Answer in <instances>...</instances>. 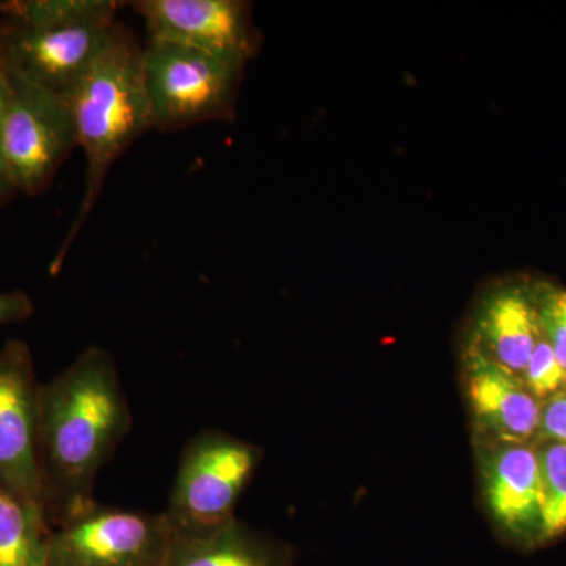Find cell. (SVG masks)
<instances>
[{"label":"cell","mask_w":566,"mask_h":566,"mask_svg":"<svg viewBox=\"0 0 566 566\" xmlns=\"http://www.w3.org/2000/svg\"><path fill=\"white\" fill-rule=\"evenodd\" d=\"M133 427L114 357L88 346L40 389V455L48 523L92 505L96 476Z\"/></svg>","instance_id":"1"},{"label":"cell","mask_w":566,"mask_h":566,"mask_svg":"<svg viewBox=\"0 0 566 566\" xmlns=\"http://www.w3.org/2000/svg\"><path fill=\"white\" fill-rule=\"evenodd\" d=\"M65 96L77 147L85 156V189L80 210L55 253L52 273L61 270L82 227L91 218L112 166L134 142L153 129L145 88L144 44L118 22L102 51Z\"/></svg>","instance_id":"2"},{"label":"cell","mask_w":566,"mask_h":566,"mask_svg":"<svg viewBox=\"0 0 566 566\" xmlns=\"http://www.w3.org/2000/svg\"><path fill=\"white\" fill-rule=\"evenodd\" d=\"M118 9L114 0L0 2V63L65 95L120 22Z\"/></svg>","instance_id":"3"},{"label":"cell","mask_w":566,"mask_h":566,"mask_svg":"<svg viewBox=\"0 0 566 566\" xmlns=\"http://www.w3.org/2000/svg\"><path fill=\"white\" fill-rule=\"evenodd\" d=\"M243 70V63L169 41L148 40L144 77L153 129L175 133L229 120Z\"/></svg>","instance_id":"4"},{"label":"cell","mask_w":566,"mask_h":566,"mask_svg":"<svg viewBox=\"0 0 566 566\" xmlns=\"http://www.w3.org/2000/svg\"><path fill=\"white\" fill-rule=\"evenodd\" d=\"M259 450L216 430L182 449L166 516L175 535H199L234 520L233 510L259 463Z\"/></svg>","instance_id":"5"},{"label":"cell","mask_w":566,"mask_h":566,"mask_svg":"<svg viewBox=\"0 0 566 566\" xmlns=\"http://www.w3.org/2000/svg\"><path fill=\"white\" fill-rule=\"evenodd\" d=\"M7 70V69H6ZM9 102L0 134V159L17 192H46L77 147L66 96L7 70Z\"/></svg>","instance_id":"6"},{"label":"cell","mask_w":566,"mask_h":566,"mask_svg":"<svg viewBox=\"0 0 566 566\" xmlns=\"http://www.w3.org/2000/svg\"><path fill=\"white\" fill-rule=\"evenodd\" d=\"M174 538L164 512L93 502L51 527L48 566H163Z\"/></svg>","instance_id":"7"},{"label":"cell","mask_w":566,"mask_h":566,"mask_svg":"<svg viewBox=\"0 0 566 566\" xmlns=\"http://www.w3.org/2000/svg\"><path fill=\"white\" fill-rule=\"evenodd\" d=\"M40 389L31 348L20 338H10L0 346V488L46 512Z\"/></svg>","instance_id":"8"},{"label":"cell","mask_w":566,"mask_h":566,"mask_svg":"<svg viewBox=\"0 0 566 566\" xmlns=\"http://www.w3.org/2000/svg\"><path fill=\"white\" fill-rule=\"evenodd\" d=\"M148 40L169 41L243 63L259 46L248 3L240 0H137Z\"/></svg>","instance_id":"9"},{"label":"cell","mask_w":566,"mask_h":566,"mask_svg":"<svg viewBox=\"0 0 566 566\" xmlns=\"http://www.w3.org/2000/svg\"><path fill=\"white\" fill-rule=\"evenodd\" d=\"M468 390L476 420L501 444H527L539 434L543 405L520 376L499 367L475 346L468 354Z\"/></svg>","instance_id":"10"},{"label":"cell","mask_w":566,"mask_h":566,"mask_svg":"<svg viewBox=\"0 0 566 566\" xmlns=\"http://www.w3.org/2000/svg\"><path fill=\"white\" fill-rule=\"evenodd\" d=\"M486 501L495 523L517 542L536 543L542 517V480L536 450L501 444L486 460Z\"/></svg>","instance_id":"11"},{"label":"cell","mask_w":566,"mask_h":566,"mask_svg":"<svg viewBox=\"0 0 566 566\" xmlns=\"http://www.w3.org/2000/svg\"><path fill=\"white\" fill-rule=\"evenodd\" d=\"M539 338L534 294L521 286H505L483 304L472 346L521 378Z\"/></svg>","instance_id":"12"},{"label":"cell","mask_w":566,"mask_h":566,"mask_svg":"<svg viewBox=\"0 0 566 566\" xmlns=\"http://www.w3.org/2000/svg\"><path fill=\"white\" fill-rule=\"evenodd\" d=\"M163 566H289V557L233 520L207 534L175 535Z\"/></svg>","instance_id":"13"},{"label":"cell","mask_w":566,"mask_h":566,"mask_svg":"<svg viewBox=\"0 0 566 566\" xmlns=\"http://www.w3.org/2000/svg\"><path fill=\"white\" fill-rule=\"evenodd\" d=\"M50 534L41 506L0 488V566H48Z\"/></svg>","instance_id":"14"},{"label":"cell","mask_w":566,"mask_h":566,"mask_svg":"<svg viewBox=\"0 0 566 566\" xmlns=\"http://www.w3.org/2000/svg\"><path fill=\"white\" fill-rule=\"evenodd\" d=\"M542 480L538 545L566 534V447L547 441L536 450Z\"/></svg>","instance_id":"15"},{"label":"cell","mask_w":566,"mask_h":566,"mask_svg":"<svg viewBox=\"0 0 566 566\" xmlns=\"http://www.w3.org/2000/svg\"><path fill=\"white\" fill-rule=\"evenodd\" d=\"M521 381L539 403L545 405L566 392V370L557 359L553 346L539 338L531 359L521 375Z\"/></svg>","instance_id":"16"},{"label":"cell","mask_w":566,"mask_h":566,"mask_svg":"<svg viewBox=\"0 0 566 566\" xmlns=\"http://www.w3.org/2000/svg\"><path fill=\"white\" fill-rule=\"evenodd\" d=\"M539 331L566 370V290L539 285L534 293Z\"/></svg>","instance_id":"17"},{"label":"cell","mask_w":566,"mask_h":566,"mask_svg":"<svg viewBox=\"0 0 566 566\" xmlns=\"http://www.w3.org/2000/svg\"><path fill=\"white\" fill-rule=\"evenodd\" d=\"M539 434L547 441L566 447V395H558L543 405Z\"/></svg>","instance_id":"18"},{"label":"cell","mask_w":566,"mask_h":566,"mask_svg":"<svg viewBox=\"0 0 566 566\" xmlns=\"http://www.w3.org/2000/svg\"><path fill=\"white\" fill-rule=\"evenodd\" d=\"M35 312L32 297L22 290L0 292V326L28 322Z\"/></svg>","instance_id":"19"},{"label":"cell","mask_w":566,"mask_h":566,"mask_svg":"<svg viewBox=\"0 0 566 566\" xmlns=\"http://www.w3.org/2000/svg\"><path fill=\"white\" fill-rule=\"evenodd\" d=\"M7 102H9V76L6 66L0 63V134H2L3 117H6ZM2 164V159H0ZM3 166V164H2Z\"/></svg>","instance_id":"20"},{"label":"cell","mask_w":566,"mask_h":566,"mask_svg":"<svg viewBox=\"0 0 566 566\" xmlns=\"http://www.w3.org/2000/svg\"><path fill=\"white\" fill-rule=\"evenodd\" d=\"M17 193V189H14L13 182H11L6 167L0 164V208H2L3 205L9 203Z\"/></svg>","instance_id":"21"},{"label":"cell","mask_w":566,"mask_h":566,"mask_svg":"<svg viewBox=\"0 0 566 566\" xmlns=\"http://www.w3.org/2000/svg\"><path fill=\"white\" fill-rule=\"evenodd\" d=\"M565 395H566V392H565Z\"/></svg>","instance_id":"22"}]
</instances>
